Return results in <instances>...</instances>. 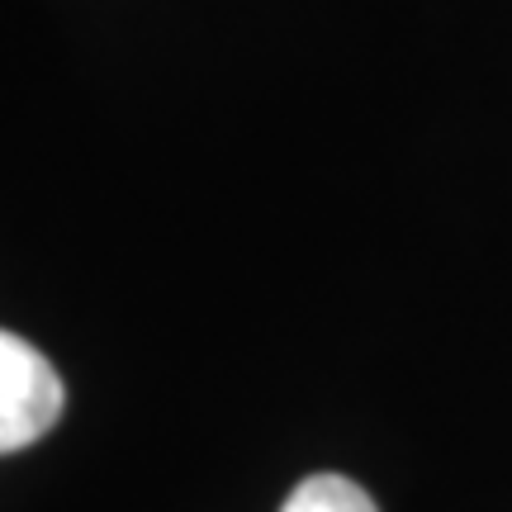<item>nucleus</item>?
Returning a JSON list of instances; mask_svg holds the SVG:
<instances>
[{"mask_svg": "<svg viewBox=\"0 0 512 512\" xmlns=\"http://www.w3.org/2000/svg\"><path fill=\"white\" fill-rule=\"evenodd\" d=\"M62 375L57 366L15 332L0 328V456H15L48 437L62 418Z\"/></svg>", "mask_w": 512, "mask_h": 512, "instance_id": "1", "label": "nucleus"}, {"mask_svg": "<svg viewBox=\"0 0 512 512\" xmlns=\"http://www.w3.org/2000/svg\"><path fill=\"white\" fill-rule=\"evenodd\" d=\"M280 512H380L375 498L347 475H309L304 484H294V494L285 498Z\"/></svg>", "mask_w": 512, "mask_h": 512, "instance_id": "2", "label": "nucleus"}]
</instances>
